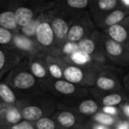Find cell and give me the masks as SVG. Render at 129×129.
Masks as SVG:
<instances>
[{"mask_svg":"<svg viewBox=\"0 0 129 129\" xmlns=\"http://www.w3.org/2000/svg\"><path fill=\"white\" fill-rule=\"evenodd\" d=\"M15 107L23 120L34 123L43 118L50 117L56 110V102L40 86L21 96Z\"/></svg>","mask_w":129,"mask_h":129,"instance_id":"cell-1","label":"cell"},{"mask_svg":"<svg viewBox=\"0 0 129 129\" xmlns=\"http://www.w3.org/2000/svg\"><path fill=\"white\" fill-rule=\"evenodd\" d=\"M40 86L56 102V110L65 109L89 96L87 88L71 84L64 79H47L39 82Z\"/></svg>","mask_w":129,"mask_h":129,"instance_id":"cell-2","label":"cell"},{"mask_svg":"<svg viewBox=\"0 0 129 129\" xmlns=\"http://www.w3.org/2000/svg\"><path fill=\"white\" fill-rule=\"evenodd\" d=\"M55 1L44 0H13V10L15 20L19 28L28 25L40 14L51 10Z\"/></svg>","mask_w":129,"mask_h":129,"instance_id":"cell-3","label":"cell"},{"mask_svg":"<svg viewBox=\"0 0 129 129\" xmlns=\"http://www.w3.org/2000/svg\"><path fill=\"white\" fill-rule=\"evenodd\" d=\"M2 80L19 95V98L40 87L38 80L28 70L26 60L10 71Z\"/></svg>","mask_w":129,"mask_h":129,"instance_id":"cell-4","label":"cell"},{"mask_svg":"<svg viewBox=\"0 0 129 129\" xmlns=\"http://www.w3.org/2000/svg\"><path fill=\"white\" fill-rule=\"evenodd\" d=\"M97 67L92 62L85 66H79L65 61L63 79L87 89L93 88L97 76Z\"/></svg>","mask_w":129,"mask_h":129,"instance_id":"cell-5","label":"cell"},{"mask_svg":"<svg viewBox=\"0 0 129 129\" xmlns=\"http://www.w3.org/2000/svg\"><path fill=\"white\" fill-rule=\"evenodd\" d=\"M125 71L114 67L97 66L94 89L101 92L125 91L122 84Z\"/></svg>","mask_w":129,"mask_h":129,"instance_id":"cell-6","label":"cell"},{"mask_svg":"<svg viewBox=\"0 0 129 129\" xmlns=\"http://www.w3.org/2000/svg\"><path fill=\"white\" fill-rule=\"evenodd\" d=\"M46 13L42 14L36 28L34 40L42 53L56 56L58 52L56 40Z\"/></svg>","mask_w":129,"mask_h":129,"instance_id":"cell-7","label":"cell"},{"mask_svg":"<svg viewBox=\"0 0 129 129\" xmlns=\"http://www.w3.org/2000/svg\"><path fill=\"white\" fill-rule=\"evenodd\" d=\"M103 50L112 64L122 70L129 68V51L127 47L110 39L100 31Z\"/></svg>","mask_w":129,"mask_h":129,"instance_id":"cell-8","label":"cell"},{"mask_svg":"<svg viewBox=\"0 0 129 129\" xmlns=\"http://www.w3.org/2000/svg\"><path fill=\"white\" fill-rule=\"evenodd\" d=\"M97 29L88 11H84L71 23L67 34V42L78 44Z\"/></svg>","mask_w":129,"mask_h":129,"instance_id":"cell-9","label":"cell"},{"mask_svg":"<svg viewBox=\"0 0 129 129\" xmlns=\"http://www.w3.org/2000/svg\"><path fill=\"white\" fill-rule=\"evenodd\" d=\"M46 14L56 40L58 52L55 57H57L61 47L67 42V34L71 23L75 19L60 14L52 9L48 11Z\"/></svg>","mask_w":129,"mask_h":129,"instance_id":"cell-10","label":"cell"},{"mask_svg":"<svg viewBox=\"0 0 129 129\" xmlns=\"http://www.w3.org/2000/svg\"><path fill=\"white\" fill-rule=\"evenodd\" d=\"M50 118L66 129H90L91 124L89 119L64 110H56Z\"/></svg>","mask_w":129,"mask_h":129,"instance_id":"cell-11","label":"cell"},{"mask_svg":"<svg viewBox=\"0 0 129 129\" xmlns=\"http://www.w3.org/2000/svg\"><path fill=\"white\" fill-rule=\"evenodd\" d=\"M25 60V57L17 49L0 47V80Z\"/></svg>","mask_w":129,"mask_h":129,"instance_id":"cell-12","label":"cell"},{"mask_svg":"<svg viewBox=\"0 0 129 129\" xmlns=\"http://www.w3.org/2000/svg\"><path fill=\"white\" fill-rule=\"evenodd\" d=\"M90 2V0L55 1V4L52 10L60 14L75 19L83 11H87Z\"/></svg>","mask_w":129,"mask_h":129,"instance_id":"cell-13","label":"cell"},{"mask_svg":"<svg viewBox=\"0 0 129 129\" xmlns=\"http://www.w3.org/2000/svg\"><path fill=\"white\" fill-rule=\"evenodd\" d=\"M90 94L103 107H118L122 103L128 102L129 94L125 91L101 92L94 88H88Z\"/></svg>","mask_w":129,"mask_h":129,"instance_id":"cell-14","label":"cell"},{"mask_svg":"<svg viewBox=\"0 0 129 129\" xmlns=\"http://www.w3.org/2000/svg\"><path fill=\"white\" fill-rule=\"evenodd\" d=\"M119 7L120 0H90L87 11L96 26L104 17Z\"/></svg>","mask_w":129,"mask_h":129,"instance_id":"cell-15","label":"cell"},{"mask_svg":"<svg viewBox=\"0 0 129 129\" xmlns=\"http://www.w3.org/2000/svg\"><path fill=\"white\" fill-rule=\"evenodd\" d=\"M78 50L90 57H97L104 53L100 31L97 29L78 44Z\"/></svg>","mask_w":129,"mask_h":129,"instance_id":"cell-16","label":"cell"},{"mask_svg":"<svg viewBox=\"0 0 129 129\" xmlns=\"http://www.w3.org/2000/svg\"><path fill=\"white\" fill-rule=\"evenodd\" d=\"M62 110L71 111L90 119V118L101 110V106L90 94L89 96L82 98L74 104Z\"/></svg>","mask_w":129,"mask_h":129,"instance_id":"cell-17","label":"cell"},{"mask_svg":"<svg viewBox=\"0 0 129 129\" xmlns=\"http://www.w3.org/2000/svg\"><path fill=\"white\" fill-rule=\"evenodd\" d=\"M45 55L44 53H38L28 57L26 60L28 70L38 82L50 79L46 65Z\"/></svg>","mask_w":129,"mask_h":129,"instance_id":"cell-18","label":"cell"},{"mask_svg":"<svg viewBox=\"0 0 129 129\" xmlns=\"http://www.w3.org/2000/svg\"><path fill=\"white\" fill-rule=\"evenodd\" d=\"M0 26L14 33L19 32L13 10V0H0Z\"/></svg>","mask_w":129,"mask_h":129,"instance_id":"cell-19","label":"cell"},{"mask_svg":"<svg viewBox=\"0 0 129 129\" xmlns=\"http://www.w3.org/2000/svg\"><path fill=\"white\" fill-rule=\"evenodd\" d=\"M100 31L114 41L126 46L129 41V16L120 23Z\"/></svg>","mask_w":129,"mask_h":129,"instance_id":"cell-20","label":"cell"},{"mask_svg":"<svg viewBox=\"0 0 129 129\" xmlns=\"http://www.w3.org/2000/svg\"><path fill=\"white\" fill-rule=\"evenodd\" d=\"M128 16H129V9L119 7L104 17L99 23L96 24V27L98 30H103L120 23Z\"/></svg>","mask_w":129,"mask_h":129,"instance_id":"cell-21","label":"cell"},{"mask_svg":"<svg viewBox=\"0 0 129 129\" xmlns=\"http://www.w3.org/2000/svg\"><path fill=\"white\" fill-rule=\"evenodd\" d=\"M45 61L50 79H63V70L65 60L58 57L46 54Z\"/></svg>","mask_w":129,"mask_h":129,"instance_id":"cell-22","label":"cell"},{"mask_svg":"<svg viewBox=\"0 0 129 129\" xmlns=\"http://www.w3.org/2000/svg\"><path fill=\"white\" fill-rule=\"evenodd\" d=\"M19 99V95L3 80H0V105L15 107Z\"/></svg>","mask_w":129,"mask_h":129,"instance_id":"cell-23","label":"cell"},{"mask_svg":"<svg viewBox=\"0 0 129 129\" xmlns=\"http://www.w3.org/2000/svg\"><path fill=\"white\" fill-rule=\"evenodd\" d=\"M120 119H121L119 117L110 116L101 111L98 112L91 118H90V120L93 122L100 124V125H103L109 128H113L115 127V125L119 122Z\"/></svg>","mask_w":129,"mask_h":129,"instance_id":"cell-24","label":"cell"},{"mask_svg":"<svg viewBox=\"0 0 129 129\" xmlns=\"http://www.w3.org/2000/svg\"><path fill=\"white\" fill-rule=\"evenodd\" d=\"M15 33H14L0 26V47L6 48H15Z\"/></svg>","mask_w":129,"mask_h":129,"instance_id":"cell-25","label":"cell"},{"mask_svg":"<svg viewBox=\"0 0 129 129\" xmlns=\"http://www.w3.org/2000/svg\"><path fill=\"white\" fill-rule=\"evenodd\" d=\"M33 124L36 129H66L59 125L50 117L43 118Z\"/></svg>","mask_w":129,"mask_h":129,"instance_id":"cell-26","label":"cell"},{"mask_svg":"<svg viewBox=\"0 0 129 129\" xmlns=\"http://www.w3.org/2000/svg\"><path fill=\"white\" fill-rule=\"evenodd\" d=\"M0 129H36L33 124L25 120L14 124V125H6L0 123Z\"/></svg>","mask_w":129,"mask_h":129,"instance_id":"cell-27","label":"cell"},{"mask_svg":"<svg viewBox=\"0 0 129 129\" xmlns=\"http://www.w3.org/2000/svg\"><path fill=\"white\" fill-rule=\"evenodd\" d=\"M118 107L119 109V118L129 120V101L122 103Z\"/></svg>","mask_w":129,"mask_h":129,"instance_id":"cell-28","label":"cell"},{"mask_svg":"<svg viewBox=\"0 0 129 129\" xmlns=\"http://www.w3.org/2000/svg\"><path fill=\"white\" fill-rule=\"evenodd\" d=\"M100 111L106 114L110 115V116L119 117V107H101Z\"/></svg>","mask_w":129,"mask_h":129,"instance_id":"cell-29","label":"cell"},{"mask_svg":"<svg viewBox=\"0 0 129 129\" xmlns=\"http://www.w3.org/2000/svg\"><path fill=\"white\" fill-rule=\"evenodd\" d=\"M113 129H129V120L121 119Z\"/></svg>","mask_w":129,"mask_h":129,"instance_id":"cell-30","label":"cell"},{"mask_svg":"<svg viewBox=\"0 0 129 129\" xmlns=\"http://www.w3.org/2000/svg\"><path fill=\"white\" fill-rule=\"evenodd\" d=\"M122 84L125 91L129 94V70H125L122 76Z\"/></svg>","mask_w":129,"mask_h":129,"instance_id":"cell-31","label":"cell"},{"mask_svg":"<svg viewBox=\"0 0 129 129\" xmlns=\"http://www.w3.org/2000/svg\"><path fill=\"white\" fill-rule=\"evenodd\" d=\"M90 129H113V128L107 127V126H105V125H100V124H97V123H95V122H91Z\"/></svg>","mask_w":129,"mask_h":129,"instance_id":"cell-32","label":"cell"},{"mask_svg":"<svg viewBox=\"0 0 129 129\" xmlns=\"http://www.w3.org/2000/svg\"><path fill=\"white\" fill-rule=\"evenodd\" d=\"M126 47H127V48H128V50L129 51V41L128 42V44H127V45H126Z\"/></svg>","mask_w":129,"mask_h":129,"instance_id":"cell-33","label":"cell"},{"mask_svg":"<svg viewBox=\"0 0 129 129\" xmlns=\"http://www.w3.org/2000/svg\"><path fill=\"white\" fill-rule=\"evenodd\" d=\"M2 108H0V110H2Z\"/></svg>","mask_w":129,"mask_h":129,"instance_id":"cell-34","label":"cell"}]
</instances>
